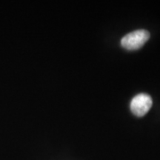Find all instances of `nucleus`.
Wrapping results in <instances>:
<instances>
[{
	"mask_svg": "<svg viewBox=\"0 0 160 160\" xmlns=\"http://www.w3.org/2000/svg\"><path fill=\"white\" fill-rule=\"evenodd\" d=\"M150 33L146 30H137L128 33L121 40V45L128 51L141 48L149 39Z\"/></svg>",
	"mask_w": 160,
	"mask_h": 160,
	"instance_id": "obj_1",
	"label": "nucleus"
},
{
	"mask_svg": "<svg viewBox=\"0 0 160 160\" xmlns=\"http://www.w3.org/2000/svg\"><path fill=\"white\" fill-rule=\"evenodd\" d=\"M153 105V100L151 96L147 93H139L135 96L131 100V111L137 117H143Z\"/></svg>",
	"mask_w": 160,
	"mask_h": 160,
	"instance_id": "obj_2",
	"label": "nucleus"
}]
</instances>
